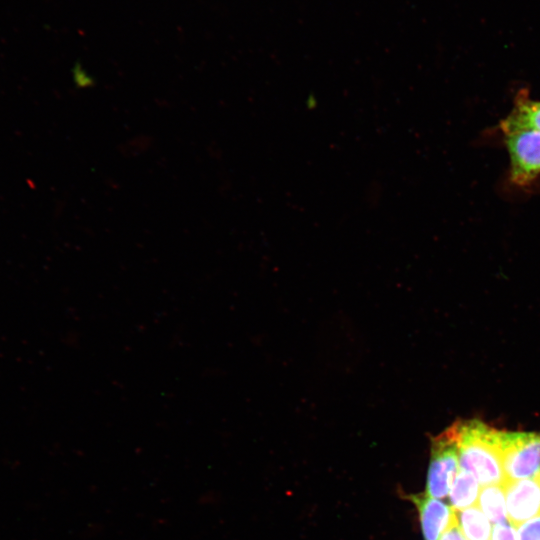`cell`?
<instances>
[{
    "mask_svg": "<svg viewBox=\"0 0 540 540\" xmlns=\"http://www.w3.org/2000/svg\"><path fill=\"white\" fill-rule=\"evenodd\" d=\"M492 540H517L516 528L507 520L494 524Z\"/></svg>",
    "mask_w": 540,
    "mask_h": 540,
    "instance_id": "12",
    "label": "cell"
},
{
    "mask_svg": "<svg viewBox=\"0 0 540 540\" xmlns=\"http://www.w3.org/2000/svg\"><path fill=\"white\" fill-rule=\"evenodd\" d=\"M477 506L494 524L508 520L502 483L483 486L480 490Z\"/></svg>",
    "mask_w": 540,
    "mask_h": 540,
    "instance_id": "10",
    "label": "cell"
},
{
    "mask_svg": "<svg viewBox=\"0 0 540 540\" xmlns=\"http://www.w3.org/2000/svg\"><path fill=\"white\" fill-rule=\"evenodd\" d=\"M517 540H540V515L517 528Z\"/></svg>",
    "mask_w": 540,
    "mask_h": 540,
    "instance_id": "11",
    "label": "cell"
},
{
    "mask_svg": "<svg viewBox=\"0 0 540 540\" xmlns=\"http://www.w3.org/2000/svg\"><path fill=\"white\" fill-rule=\"evenodd\" d=\"M439 540H467L458 525L457 517L443 532Z\"/></svg>",
    "mask_w": 540,
    "mask_h": 540,
    "instance_id": "13",
    "label": "cell"
},
{
    "mask_svg": "<svg viewBox=\"0 0 540 540\" xmlns=\"http://www.w3.org/2000/svg\"><path fill=\"white\" fill-rule=\"evenodd\" d=\"M459 468L471 473L483 486L504 481L499 430L479 420L457 422Z\"/></svg>",
    "mask_w": 540,
    "mask_h": 540,
    "instance_id": "1",
    "label": "cell"
},
{
    "mask_svg": "<svg viewBox=\"0 0 540 540\" xmlns=\"http://www.w3.org/2000/svg\"><path fill=\"white\" fill-rule=\"evenodd\" d=\"M459 470L457 425L433 438L427 475L426 493L434 498H445Z\"/></svg>",
    "mask_w": 540,
    "mask_h": 540,
    "instance_id": "3",
    "label": "cell"
},
{
    "mask_svg": "<svg viewBox=\"0 0 540 540\" xmlns=\"http://www.w3.org/2000/svg\"><path fill=\"white\" fill-rule=\"evenodd\" d=\"M508 521L518 528L540 515V478L504 480L502 482Z\"/></svg>",
    "mask_w": 540,
    "mask_h": 540,
    "instance_id": "5",
    "label": "cell"
},
{
    "mask_svg": "<svg viewBox=\"0 0 540 540\" xmlns=\"http://www.w3.org/2000/svg\"><path fill=\"white\" fill-rule=\"evenodd\" d=\"M509 155L510 181L519 187L532 184L540 175V131L526 129L503 133Z\"/></svg>",
    "mask_w": 540,
    "mask_h": 540,
    "instance_id": "4",
    "label": "cell"
},
{
    "mask_svg": "<svg viewBox=\"0 0 540 540\" xmlns=\"http://www.w3.org/2000/svg\"><path fill=\"white\" fill-rule=\"evenodd\" d=\"M420 517L425 540H439L443 532L456 519V510L447 503L427 493L411 496Z\"/></svg>",
    "mask_w": 540,
    "mask_h": 540,
    "instance_id": "6",
    "label": "cell"
},
{
    "mask_svg": "<svg viewBox=\"0 0 540 540\" xmlns=\"http://www.w3.org/2000/svg\"><path fill=\"white\" fill-rule=\"evenodd\" d=\"M498 438L504 480L539 476L540 432L499 431Z\"/></svg>",
    "mask_w": 540,
    "mask_h": 540,
    "instance_id": "2",
    "label": "cell"
},
{
    "mask_svg": "<svg viewBox=\"0 0 540 540\" xmlns=\"http://www.w3.org/2000/svg\"><path fill=\"white\" fill-rule=\"evenodd\" d=\"M499 129L503 133L516 130L540 131V100L530 98L527 90H519L512 110L501 120Z\"/></svg>",
    "mask_w": 540,
    "mask_h": 540,
    "instance_id": "7",
    "label": "cell"
},
{
    "mask_svg": "<svg viewBox=\"0 0 540 540\" xmlns=\"http://www.w3.org/2000/svg\"><path fill=\"white\" fill-rule=\"evenodd\" d=\"M539 478H540V474H539Z\"/></svg>",
    "mask_w": 540,
    "mask_h": 540,
    "instance_id": "14",
    "label": "cell"
},
{
    "mask_svg": "<svg viewBox=\"0 0 540 540\" xmlns=\"http://www.w3.org/2000/svg\"><path fill=\"white\" fill-rule=\"evenodd\" d=\"M481 485L469 472L459 468L449 491L451 506L461 511L478 504Z\"/></svg>",
    "mask_w": 540,
    "mask_h": 540,
    "instance_id": "8",
    "label": "cell"
},
{
    "mask_svg": "<svg viewBox=\"0 0 540 540\" xmlns=\"http://www.w3.org/2000/svg\"><path fill=\"white\" fill-rule=\"evenodd\" d=\"M458 525L467 540H489L492 528L490 520L476 505L456 511Z\"/></svg>",
    "mask_w": 540,
    "mask_h": 540,
    "instance_id": "9",
    "label": "cell"
}]
</instances>
